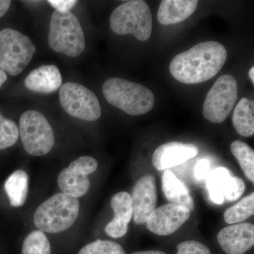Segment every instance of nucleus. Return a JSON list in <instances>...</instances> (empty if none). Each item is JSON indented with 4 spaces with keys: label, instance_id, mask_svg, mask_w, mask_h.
Masks as SVG:
<instances>
[{
    "label": "nucleus",
    "instance_id": "obj_1",
    "mask_svg": "<svg viewBox=\"0 0 254 254\" xmlns=\"http://www.w3.org/2000/svg\"><path fill=\"white\" fill-rule=\"evenodd\" d=\"M227 58V50L220 43L203 42L176 55L170 63V73L181 83H203L218 74Z\"/></svg>",
    "mask_w": 254,
    "mask_h": 254
},
{
    "label": "nucleus",
    "instance_id": "obj_2",
    "mask_svg": "<svg viewBox=\"0 0 254 254\" xmlns=\"http://www.w3.org/2000/svg\"><path fill=\"white\" fill-rule=\"evenodd\" d=\"M103 93L110 105L132 116L148 113L155 104L154 94L149 88L122 78L107 80Z\"/></svg>",
    "mask_w": 254,
    "mask_h": 254
},
{
    "label": "nucleus",
    "instance_id": "obj_3",
    "mask_svg": "<svg viewBox=\"0 0 254 254\" xmlns=\"http://www.w3.org/2000/svg\"><path fill=\"white\" fill-rule=\"evenodd\" d=\"M79 210L78 198L62 192L40 205L34 214V223L42 232L60 233L72 226Z\"/></svg>",
    "mask_w": 254,
    "mask_h": 254
},
{
    "label": "nucleus",
    "instance_id": "obj_4",
    "mask_svg": "<svg viewBox=\"0 0 254 254\" xmlns=\"http://www.w3.org/2000/svg\"><path fill=\"white\" fill-rule=\"evenodd\" d=\"M48 44L52 50L76 58L86 46L84 33L76 16L71 11H55L50 23Z\"/></svg>",
    "mask_w": 254,
    "mask_h": 254
},
{
    "label": "nucleus",
    "instance_id": "obj_5",
    "mask_svg": "<svg viewBox=\"0 0 254 254\" xmlns=\"http://www.w3.org/2000/svg\"><path fill=\"white\" fill-rule=\"evenodd\" d=\"M110 28L118 35L132 34L140 41L151 36L153 18L149 6L142 0L126 1L112 13Z\"/></svg>",
    "mask_w": 254,
    "mask_h": 254
},
{
    "label": "nucleus",
    "instance_id": "obj_6",
    "mask_svg": "<svg viewBox=\"0 0 254 254\" xmlns=\"http://www.w3.org/2000/svg\"><path fill=\"white\" fill-rule=\"evenodd\" d=\"M36 48L28 36L11 28L0 31V68L17 76L31 63Z\"/></svg>",
    "mask_w": 254,
    "mask_h": 254
},
{
    "label": "nucleus",
    "instance_id": "obj_7",
    "mask_svg": "<svg viewBox=\"0 0 254 254\" xmlns=\"http://www.w3.org/2000/svg\"><path fill=\"white\" fill-rule=\"evenodd\" d=\"M18 131L23 148L29 155L43 156L49 153L54 146V131L40 112H24L20 118Z\"/></svg>",
    "mask_w": 254,
    "mask_h": 254
},
{
    "label": "nucleus",
    "instance_id": "obj_8",
    "mask_svg": "<svg viewBox=\"0 0 254 254\" xmlns=\"http://www.w3.org/2000/svg\"><path fill=\"white\" fill-rule=\"evenodd\" d=\"M237 98L238 86L235 77L229 74L220 76L206 95L203 116L212 123H223L235 108Z\"/></svg>",
    "mask_w": 254,
    "mask_h": 254
},
{
    "label": "nucleus",
    "instance_id": "obj_9",
    "mask_svg": "<svg viewBox=\"0 0 254 254\" xmlns=\"http://www.w3.org/2000/svg\"><path fill=\"white\" fill-rule=\"evenodd\" d=\"M60 101L63 109L73 118L93 122L101 116V107L96 95L79 83H64L60 87Z\"/></svg>",
    "mask_w": 254,
    "mask_h": 254
},
{
    "label": "nucleus",
    "instance_id": "obj_10",
    "mask_svg": "<svg viewBox=\"0 0 254 254\" xmlns=\"http://www.w3.org/2000/svg\"><path fill=\"white\" fill-rule=\"evenodd\" d=\"M98 167V161L93 157H80L62 170L58 178V187L66 194L77 198L83 196L91 187L88 175L94 173Z\"/></svg>",
    "mask_w": 254,
    "mask_h": 254
},
{
    "label": "nucleus",
    "instance_id": "obj_11",
    "mask_svg": "<svg viewBox=\"0 0 254 254\" xmlns=\"http://www.w3.org/2000/svg\"><path fill=\"white\" fill-rule=\"evenodd\" d=\"M190 210L183 205L168 203L155 208L145 222L147 229L159 236L178 230L190 218Z\"/></svg>",
    "mask_w": 254,
    "mask_h": 254
},
{
    "label": "nucleus",
    "instance_id": "obj_12",
    "mask_svg": "<svg viewBox=\"0 0 254 254\" xmlns=\"http://www.w3.org/2000/svg\"><path fill=\"white\" fill-rule=\"evenodd\" d=\"M133 218L137 225L145 224L157 204V190L154 177L146 175L141 177L132 190Z\"/></svg>",
    "mask_w": 254,
    "mask_h": 254
},
{
    "label": "nucleus",
    "instance_id": "obj_13",
    "mask_svg": "<svg viewBox=\"0 0 254 254\" xmlns=\"http://www.w3.org/2000/svg\"><path fill=\"white\" fill-rule=\"evenodd\" d=\"M218 242L227 254H245L254 245V225L249 222L235 224L222 229Z\"/></svg>",
    "mask_w": 254,
    "mask_h": 254
},
{
    "label": "nucleus",
    "instance_id": "obj_14",
    "mask_svg": "<svg viewBox=\"0 0 254 254\" xmlns=\"http://www.w3.org/2000/svg\"><path fill=\"white\" fill-rule=\"evenodd\" d=\"M198 153L196 145L181 142H170L160 145L153 153V166L159 171L178 166L194 158Z\"/></svg>",
    "mask_w": 254,
    "mask_h": 254
},
{
    "label": "nucleus",
    "instance_id": "obj_15",
    "mask_svg": "<svg viewBox=\"0 0 254 254\" xmlns=\"http://www.w3.org/2000/svg\"><path fill=\"white\" fill-rule=\"evenodd\" d=\"M110 205L115 216L105 227V232L113 238H120L127 233L128 223L133 217L131 195L126 191L119 192L113 195Z\"/></svg>",
    "mask_w": 254,
    "mask_h": 254
},
{
    "label": "nucleus",
    "instance_id": "obj_16",
    "mask_svg": "<svg viewBox=\"0 0 254 254\" xmlns=\"http://www.w3.org/2000/svg\"><path fill=\"white\" fill-rule=\"evenodd\" d=\"M24 83L30 91L50 94L62 86L63 78L56 66L43 65L32 71L25 79Z\"/></svg>",
    "mask_w": 254,
    "mask_h": 254
},
{
    "label": "nucleus",
    "instance_id": "obj_17",
    "mask_svg": "<svg viewBox=\"0 0 254 254\" xmlns=\"http://www.w3.org/2000/svg\"><path fill=\"white\" fill-rule=\"evenodd\" d=\"M196 0H163L158 12L159 23L165 26L185 21L195 11Z\"/></svg>",
    "mask_w": 254,
    "mask_h": 254
},
{
    "label": "nucleus",
    "instance_id": "obj_18",
    "mask_svg": "<svg viewBox=\"0 0 254 254\" xmlns=\"http://www.w3.org/2000/svg\"><path fill=\"white\" fill-rule=\"evenodd\" d=\"M162 187L164 194L170 203L183 205L190 209V211L194 209V202L188 188L170 170L164 172Z\"/></svg>",
    "mask_w": 254,
    "mask_h": 254
},
{
    "label": "nucleus",
    "instance_id": "obj_19",
    "mask_svg": "<svg viewBox=\"0 0 254 254\" xmlns=\"http://www.w3.org/2000/svg\"><path fill=\"white\" fill-rule=\"evenodd\" d=\"M232 124L237 133L244 137L254 134V101L243 98L234 110Z\"/></svg>",
    "mask_w": 254,
    "mask_h": 254
},
{
    "label": "nucleus",
    "instance_id": "obj_20",
    "mask_svg": "<svg viewBox=\"0 0 254 254\" xmlns=\"http://www.w3.org/2000/svg\"><path fill=\"white\" fill-rule=\"evenodd\" d=\"M4 189L11 206L14 208L23 206L28 196L27 173L23 170H16L5 182Z\"/></svg>",
    "mask_w": 254,
    "mask_h": 254
},
{
    "label": "nucleus",
    "instance_id": "obj_21",
    "mask_svg": "<svg viewBox=\"0 0 254 254\" xmlns=\"http://www.w3.org/2000/svg\"><path fill=\"white\" fill-rule=\"evenodd\" d=\"M230 150L245 176L254 183V151L252 147L245 142L237 140L230 145Z\"/></svg>",
    "mask_w": 254,
    "mask_h": 254
},
{
    "label": "nucleus",
    "instance_id": "obj_22",
    "mask_svg": "<svg viewBox=\"0 0 254 254\" xmlns=\"http://www.w3.org/2000/svg\"><path fill=\"white\" fill-rule=\"evenodd\" d=\"M230 176L229 170L223 167L215 169L208 175L207 187L210 199L216 204H222L225 201L224 190Z\"/></svg>",
    "mask_w": 254,
    "mask_h": 254
},
{
    "label": "nucleus",
    "instance_id": "obj_23",
    "mask_svg": "<svg viewBox=\"0 0 254 254\" xmlns=\"http://www.w3.org/2000/svg\"><path fill=\"white\" fill-rule=\"evenodd\" d=\"M254 214V193L247 195L224 213L227 224H237L245 221Z\"/></svg>",
    "mask_w": 254,
    "mask_h": 254
},
{
    "label": "nucleus",
    "instance_id": "obj_24",
    "mask_svg": "<svg viewBox=\"0 0 254 254\" xmlns=\"http://www.w3.org/2000/svg\"><path fill=\"white\" fill-rule=\"evenodd\" d=\"M22 254H51L50 242L44 232H31L23 241Z\"/></svg>",
    "mask_w": 254,
    "mask_h": 254
},
{
    "label": "nucleus",
    "instance_id": "obj_25",
    "mask_svg": "<svg viewBox=\"0 0 254 254\" xmlns=\"http://www.w3.org/2000/svg\"><path fill=\"white\" fill-rule=\"evenodd\" d=\"M19 135L17 125L0 113V150L6 149L16 143Z\"/></svg>",
    "mask_w": 254,
    "mask_h": 254
},
{
    "label": "nucleus",
    "instance_id": "obj_26",
    "mask_svg": "<svg viewBox=\"0 0 254 254\" xmlns=\"http://www.w3.org/2000/svg\"><path fill=\"white\" fill-rule=\"evenodd\" d=\"M78 254H125V251L116 242L98 240L83 247Z\"/></svg>",
    "mask_w": 254,
    "mask_h": 254
},
{
    "label": "nucleus",
    "instance_id": "obj_27",
    "mask_svg": "<svg viewBox=\"0 0 254 254\" xmlns=\"http://www.w3.org/2000/svg\"><path fill=\"white\" fill-rule=\"evenodd\" d=\"M245 182L240 177L230 176L224 190V199L232 202L238 200L245 193Z\"/></svg>",
    "mask_w": 254,
    "mask_h": 254
},
{
    "label": "nucleus",
    "instance_id": "obj_28",
    "mask_svg": "<svg viewBox=\"0 0 254 254\" xmlns=\"http://www.w3.org/2000/svg\"><path fill=\"white\" fill-rule=\"evenodd\" d=\"M176 254H211L208 247L198 241H185L177 246Z\"/></svg>",
    "mask_w": 254,
    "mask_h": 254
},
{
    "label": "nucleus",
    "instance_id": "obj_29",
    "mask_svg": "<svg viewBox=\"0 0 254 254\" xmlns=\"http://www.w3.org/2000/svg\"><path fill=\"white\" fill-rule=\"evenodd\" d=\"M48 2L56 9L55 11L65 12L74 7L78 1L75 0H49Z\"/></svg>",
    "mask_w": 254,
    "mask_h": 254
},
{
    "label": "nucleus",
    "instance_id": "obj_30",
    "mask_svg": "<svg viewBox=\"0 0 254 254\" xmlns=\"http://www.w3.org/2000/svg\"><path fill=\"white\" fill-rule=\"evenodd\" d=\"M210 169V163L208 160H201L195 165L194 169V175L198 180H204L208 176Z\"/></svg>",
    "mask_w": 254,
    "mask_h": 254
},
{
    "label": "nucleus",
    "instance_id": "obj_31",
    "mask_svg": "<svg viewBox=\"0 0 254 254\" xmlns=\"http://www.w3.org/2000/svg\"><path fill=\"white\" fill-rule=\"evenodd\" d=\"M11 4V1L9 0H0V18L7 12Z\"/></svg>",
    "mask_w": 254,
    "mask_h": 254
},
{
    "label": "nucleus",
    "instance_id": "obj_32",
    "mask_svg": "<svg viewBox=\"0 0 254 254\" xmlns=\"http://www.w3.org/2000/svg\"><path fill=\"white\" fill-rule=\"evenodd\" d=\"M6 79H7V75L2 69L0 68V88L6 82Z\"/></svg>",
    "mask_w": 254,
    "mask_h": 254
},
{
    "label": "nucleus",
    "instance_id": "obj_33",
    "mask_svg": "<svg viewBox=\"0 0 254 254\" xmlns=\"http://www.w3.org/2000/svg\"><path fill=\"white\" fill-rule=\"evenodd\" d=\"M131 254H166L160 251H145V252H138Z\"/></svg>",
    "mask_w": 254,
    "mask_h": 254
},
{
    "label": "nucleus",
    "instance_id": "obj_34",
    "mask_svg": "<svg viewBox=\"0 0 254 254\" xmlns=\"http://www.w3.org/2000/svg\"><path fill=\"white\" fill-rule=\"evenodd\" d=\"M249 76H250V78L252 83L254 84V66H252V67L251 68L250 72H249Z\"/></svg>",
    "mask_w": 254,
    "mask_h": 254
}]
</instances>
